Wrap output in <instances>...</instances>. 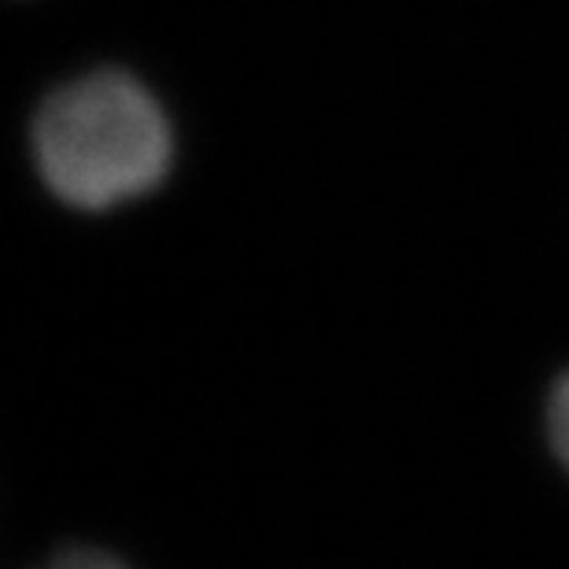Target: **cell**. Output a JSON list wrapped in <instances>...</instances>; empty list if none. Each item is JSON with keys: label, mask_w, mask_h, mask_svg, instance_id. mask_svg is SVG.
Masks as SVG:
<instances>
[{"label": "cell", "mask_w": 569, "mask_h": 569, "mask_svg": "<svg viewBox=\"0 0 569 569\" xmlns=\"http://www.w3.org/2000/svg\"><path fill=\"white\" fill-rule=\"evenodd\" d=\"M178 138L152 86L122 67L67 78L30 122L41 186L74 211H116L170 178Z\"/></svg>", "instance_id": "6da1fadb"}, {"label": "cell", "mask_w": 569, "mask_h": 569, "mask_svg": "<svg viewBox=\"0 0 569 569\" xmlns=\"http://www.w3.org/2000/svg\"><path fill=\"white\" fill-rule=\"evenodd\" d=\"M548 440H551V451L559 455L562 470L569 473V370L551 385V396H548Z\"/></svg>", "instance_id": "7a4b0ae2"}, {"label": "cell", "mask_w": 569, "mask_h": 569, "mask_svg": "<svg viewBox=\"0 0 569 569\" xmlns=\"http://www.w3.org/2000/svg\"><path fill=\"white\" fill-rule=\"evenodd\" d=\"M44 569H127V562H119L116 555H104L97 548H71L56 555Z\"/></svg>", "instance_id": "3957f363"}]
</instances>
